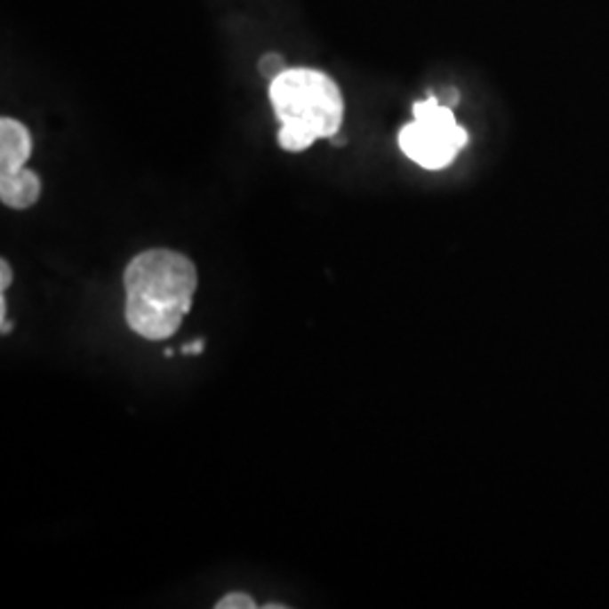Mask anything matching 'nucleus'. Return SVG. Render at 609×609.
<instances>
[{"mask_svg":"<svg viewBox=\"0 0 609 609\" xmlns=\"http://www.w3.org/2000/svg\"><path fill=\"white\" fill-rule=\"evenodd\" d=\"M268 100L280 122L278 145L292 154L334 138L343 124L341 88L323 70L287 68L268 84Z\"/></svg>","mask_w":609,"mask_h":609,"instance_id":"obj_2","label":"nucleus"},{"mask_svg":"<svg viewBox=\"0 0 609 609\" xmlns=\"http://www.w3.org/2000/svg\"><path fill=\"white\" fill-rule=\"evenodd\" d=\"M196 268L190 258L167 249L136 255L124 271V318L138 337L165 341L190 312Z\"/></svg>","mask_w":609,"mask_h":609,"instance_id":"obj_1","label":"nucleus"},{"mask_svg":"<svg viewBox=\"0 0 609 609\" xmlns=\"http://www.w3.org/2000/svg\"><path fill=\"white\" fill-rule=\"evenodd\" d=\"M468 142L452 108L436 98L413 104V122L400 132V149L424 170H443Z\"/></svg>","mask_w":609,"mask_h":609,"instance_id":"obj_3","label":"nucleus"},{"mask_svg":"<svg viewBox=\"0 0 609 609\" xmlns=\"http://www.w3.org/2000/svg\"><path fill=\"white\" fill-rule=\"evenodd\" d=\"M201 350H204V341L190 343V346H186V348H183V352H186V355H199Z\"/></svg>","mask_w":609,"mask_h":609,"instance_id":"obj_9","label":"nucleus"},{"mask_svg":"<svg viewBox=\"0 0 609 609\" xmlns=\"http://www.w3.org/2000/svg\"><path fill=\"white\" fill-rule=\"evenodd\" d=\"M258 66H260V75H262V77H267L268 84H271L276 77H280V75L287 70V66H284V59L280 57L278 52L264 54V57L260 59Z\"/></svg>","mask_w":609,"mask_h":609,"instance_id":"obj_6","label":"nucleus"},{"mask_svg":"<svg viewBox=\"0 0 609 609\" xmlns=\"http://www.w3.org/2000/svg\"><path fill=\"white\" fill-rule=\"evenodd\" d=\"M41 179L36 172L20 167V170L0 174V199L7 208L28 210L39 201Z\"/></svg>","mask_w":609,"mask_h":609,"instance_id":"obj_5","label":"nucleus"},{"mask_svg":"<svg viewBox=\"0 0 609 609\" xmlns=\"http://www.w3.org/2000/svg\"><path fill=\"white\" fill-rule=\"evenodd\" d=\"M32 156V136L14 117L0 120V174L20 170Z\"/></svg>","mask_w":609,"mask_h":609,"instance_id":"obj_4","label":"nucleus"},{"mask_svg":"<svg viewBox=\"0 0 609 609\" xmlns=\"http://www.w3.org/2000/svg\"><path fill=\"white\" fill-rule=\"evenodd\" d=\"M217 609H255L258 605L253 603V598L246 594H228L215 605Z\"/></svg>","mask_w":609,"mask_h":609,"instance_id":"obj_7","label":"nucleus"},{"mask_svg":"<svg viewBox=\"0 0 609 609\" xmlns=\"http://www.w3.org/2000/svg\"><path fill=\"white\" fill-rule=\"evenodd\" d=\"M10 283H12V267L7 264V260H3V262H0V292L5 293L7 284Z\"/></svg>","mask_w":609,"mask_h":609,"instance_id":"obj_8","label":"nucleus"}]
</instances>
